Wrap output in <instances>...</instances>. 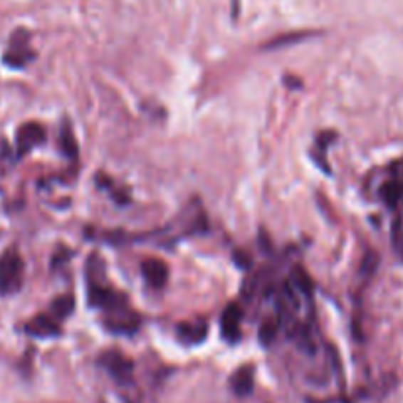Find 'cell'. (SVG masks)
I'll return each instance as SVG.
<instances>
[{"instance_id": "1", "label": "cell", "mask_w": 403, "mask_h": 403, "mask_svg": "<svg viewBox=\"0 0 403 403\" xmlns=\"http://www.w3.org/2000/svg\"><path fill=\"white\" fill-rule=\"evenodd\" d=\"M24 262L16 252H6L0 258V293L10 295L22 288Z\"/></svg>"}, {"instance_id": "2", "label": "cell", "mask_w": 403, "mask_h": 403, "mask_svg": "<svg viewBox=\"0 0 403 403\" xmlns=\"http://www.w3.org/2000/svg\"><path fill=\"white\" fill-rule=\"evenodd\" d=\"M100 366L118 382V384H130L134 376V364L128 356L110 350L100 356Z\"/></svg>"}, {"instance_id": "3", "label": "cell", "mask_w": 403, "mask_h": 403, "mask_svg": "<svg viewBox=\"0 0 403 403\" xmlns=\"http://www.w3.org/2000/svg\"><path fill=\"white\" fill-rule=\"evenodd\" d=\"M28 38L30 33L26 30H18V32L12 33V40H10V50L4 53V63L9 67H14V69H20L24 67L26 63H30L33 58V51H30L26 48L28 43Z\"/></svg>"}, {"instance_id": "4", "label": "cell", "mask_w": 403, "mask_h": 403, "mask_svg": "<svg viewBox=\"0 0 403 403\" xmlns=\"http://www.w3.org/2000/svg\"><path fill=\"white\" fill-rule=\"evenodd\" d=\"M89 303L93 307H100V309H107V311L120 313L122 311L124 303H126V297L122 293H116L112 289L103 288L97 281H93L89 286Z\"/></svg>"}, {"instance_id": "5", "label": "cell", "mask_w": 403, "mask_h": 403, "mask_svg": "<svg viewBox=\"0 0 403 403\" xmlns=\"http://www.w3.org/2000/svg\"><path fill=\"white\" fill-rule=\"evenodd\" d=\"M46 142V128L38 122H26L22 124L16 132V146L18 154L24 156L30 150L40 146Z\"/></svg>"}, {"instance_id": "6", "label": "cell", "mask_w": 403, "mask_h": 403, "mask_svg": "<svg viewBox=\"0 0 403 403\" xmlns=\"http://www.w3.org/2000/svg\"><path fill=\"white\" fill-rule=\"evenodd\" d=\"M240 321H242V309L239 303L226 305V309L221 317L222 337L229 342H236L240 338Z\"/></svg>"}, {"instance_id": "7", "label": "cell", "mask_w": 403, "mask_h": 403, "mask_svg": "<svg viewBox=\"0 0 403 403\" xmlns=\"http://www.w3.org/2000/svg\"><path fill=\"white\" fill-rule=\"evenodd\" d=\"M142 273H144V278H146L150 286L156 289L164 288L167 280H169V270H167L165 262L154 260V258L144 260V263H142Z\"/></svg>"}, {"instance_id": "8", "label": "cell", "mask_w": 403, "mask_h": 403, "mask_svg": "<svg viewBox=\"0 0 403 403\" xmlns=\"http://www.w3.org/2000/svg\"><path fill=\"white\" fill-rule=\"evenodd\" d=\"M26 333L28 335H32V337H38V338H51V337H59V325L51 317L48 315H38V317H33L32 321L26 325Z\"/></svg>"}, {"instance_id": "9", "label": "cell", "mask_w": 403, "mask_h": 403, "mask_svg": "<svg viewBox=\"0 0 403 403\" xmlns=\"http://www.w3.org/2000/svg\"><path fill=\"white\" fill-rule=\"evenodd\" d=\"M209 327L205 321H195V323H182L177 327V337L185 345H199L206 338Z\"/></svg>"}, {"instance_id": "10", "label": "cell", "mask_w": 403, "mask_h": 403, "mask_svg": "<svg viewBox=\"0 0 403 403\" xmlns=\"http://www.w3.org/2000/svg\"><path fill=\"white\" fill-rule=\"evenodd\" d=\"M231 387L239 397H246L254 392V368L252 366H242L231 378Z\"/></svg>"}, {"instance_id": "11", "label": "cell", "mask_w": 403, "mask_h": 403, "mask_svg": "<svg viewBox=\"0 0 403 403\" xmlns=\"http://www.w3.org/2000/svg\"><path fill=\"white\" fill-rule=\"evenodd\" d=\"M75 311V297L73 295H61L51 303V313L58 319H66Z\"/></svg>"}, {"instance_id": "12", "label": "cell", "mask_w": 403, "mask_h": 403, "mask_svg": "<svg viewBox=\"0 0 403 403\" xmlns=\"http://www.w3.org/2000/svg\"><path fill=\"white\" fill-rule=\"evenodd\" d=\"M380 195L386 201L387 206H395L403 197V185L397 182L386 183V185L382 187V191H380Z\"/></svg>"}, {"instance_id": "13", "label": "cell", "mask_w": 403, "mask_h": 403, "mask_svg": "<svg viewBox=\"0 0 403 403\" xmlns=\"http://www.w3.org/2000/svg\"><path fill=\"white\" fill-rule=\"evenodd\" d=\"M315 36L313 32H293V33H286V36H280V38H276L272 40L268 46H266V50H276V48H283V46H291V43H297V41L301 40H307V38H311Z\"/></svg>"}, {"instance_id": "14", "label": "cell", "mask_w": 403, "mask_h": 403, "mask_svg": "<svg viewBox=\"0 0 403 403\" xmlns=\"http://www.w3.org/2000/svg\"><path fill=\"white\" fill-rule=\"evenodd\" d=\"M291 280H293V286L297 288L299 293H303V295H311L313 293V280L309 278V273L301 270V268H295L293 272H291Z\"/></svg>"}, {"instance_id": "15", "label": "cell", "mask_w": 403, "mask_h": 403, "mask_svg": "<svg viewBox=\"0 0 403 403\" xmlns=\"http://www.w3.org/2000/svg\"><path fill=\"white\" fill-rule=\"evenodd\" d=\"M59 144H61V150H63V154H66L67 157H71V159L77 157V142H75L73 132H71V128H69V124H63V130H61V140H59Z\"/></svg>"}, {"instance_id": "16", "label": "cell", "mask_w": 403, "mask_h": 403, "mask_svg": "<svg viewBox=\"0 0 403 403\" xmlns=\"http://www.w3.org/2000/svg\"><path fill=\"white\" fill-rule=\"evenodd\" d=\"M107 329L118 333V335H132L134 330L138 329V319L136 317H130V319L124 317L120 321H107Z\"/></svg>"}, {"instance_id": "17", "label": "cell", "mask_w": 403, "mask_h": 403, "mask_svg": "<svg viewBox=\"0 0 403 403\" xmlns=\"http://www.w3.org/2000/svg\"><path fill=\"white\" fill-rule=\"evenodd\" d=\"M278 329H280V321H273V319H270V321H266L260 327V342H262L263 346H270L276 340V337H278Z\"/></svg>"}, {"instance_id": "18", "label": "cell", "mask_w": 403, "mask_h": 403, "mask_svg": "<svg viewBox=\"0 0 403 403\" xmlns=\"http://www.w3.org/2000/svg\"><path fill=\"white\" fill-rule=\"evenodd\" d=\"M392 244L397 252H403V231H402V219H395L394 232H392Z\"/></svg>"}, {"instance_id": "19", "label": "cell", "mask_w": 403, "mask_h": 403, "mask_svg": "<svg viewBox=\"0 0 403 403\" xmlns=\"http://www.w3.org/2000/svg\"><path fill=\"white\" fill-rule=\"evenodd\" d=\"M364 266H362V276H370L374 270H376V263H378V256L372 254V252H368L366 254V258H364Z\"/></svg>"}]
</instances>
